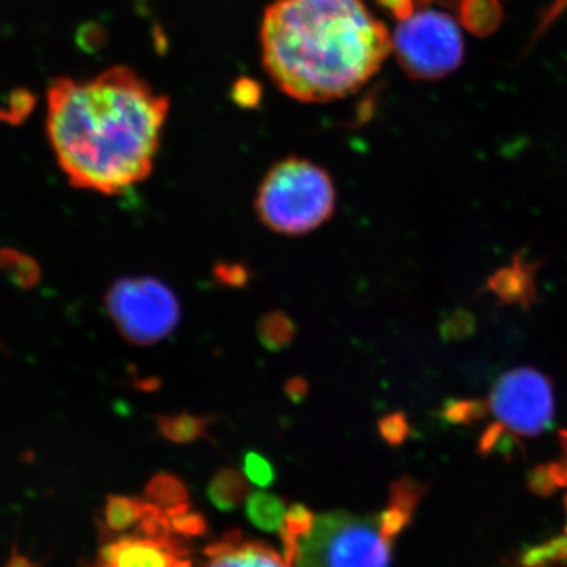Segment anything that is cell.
<instances>
[{"instance_id": "cell-1", "label": "cell", "mask_w": 567, "mask_h": 567, "mask_svg": "<svg viewBox=\"0 0 567 567\" xmlns=\"http://www.w3.org/2000/svg\"><path fill=\"white\" fill-rule=\"evenodd\" d=\"M169 100L128 66L48 91L52 151L74 188L118 194L151 175Z\"/></svg>"}, {"instance_id": "cell-2", "label": "cell", "mask_w": 567, "mask_h": 567, "mask_svg": "<svg viewBox=\"0 0 567 567\" xmlns=\"http://www.w3.org/2000/svg\"><path fill=\"white\" fill-rule=\"evenodd\" d=\"M264 69L298 102L360 91L382 69L393 39L363 0H275L260 28Z\"/></svg>"}, {"instance_id": "cell-3", "label": "cell", "mask_w": 567, "mask_h": 567, "mask_svg": "<svg viewBox=\"0 0 567 567\" xmlns=\"http://www.w3.org/2000/svg\"><path fill=\"white\" fill-rule=\"evenodd\" d=\"M420 496L417 484H395L393 505L375 516L334 511L312 514L293 506L281 532L287 567H388L395 536L405 527Z\"/></svg>"}, {"instance_id": "cell-4", "label": "cell", "mask_w": 567, "mask_h": 567, "mask_svg": "<svg viewBox=\"0 0 567 567\" xmlns=\"http://www.w3.org/2000/svg\"><path fill=\"white\" fill-rule=\"evenodd\" d=\"M334 183L317 164L287 158L264 178L256 197V212L265 226L284 235H303L322 226L333 215Z\"/></svg>"}, {"instance_id": "cell-5", "label": "cell", "mask_w": 567, "mask_h": 567, "mask_svg": "<svg viewBox=\"0 0 567 567\" xmlns=\"http://www.w3.org/2000/svg\"><path fill=\"white\" fill-rule=\"evenodd\" d=\"M495 424L483 436V451L517 436L532 439L554 423V386L546 375L533 368H518L499 377L487 404Z\"/></svg>"}, {"instance_id": "cell-6", "label": "cell", "mask_w": 567, "mask_h": 567, "mask_svg": "<svg viewBox=\"0 0 567 567\" xmlns=\"http://www.w3.org/2000/svg\"><path fill=\"white\" fill-rule=\"evenodd\" d=\"M106 308L126 341L151 346L167 338L181 322V303L156 278L118 279L106 295Z\"/></svg>"}, {"instance_id": "cell-7", "label": "cell", "mask_w": 567, "mask_h": 567, "mask_svg": "<svg viewBox=\"0 0 567 567\" xmlns=\"http://www.w3.org/2000/svg\"><path fill=\"white\" fill-rule=\"evenodd\" d=\"M393 51L406 73L434 80L461 65L464 40L453 18L440 11H421L398 25Z\"/></svg>"}, {"instance_id": "cell-8", "label": "cell", "mask_w": 567, "mask_h": 567, "mask_svg": "<svg viewBox=\"0 0 567 567\" xmlns=\"http://www.w3.org/2000/svg\"><path fill=\"white\" fill-rule=\"evenodd\" d=\"M156 528L158 517L151 513L140 533L106 544L96 567H192L177 546Z\"/></svg>"}, {"instance_id": "cell-9", "label": "cell", "mask_w": 567, "mask_h": 567, "mask_svg": "<svg viewBox=\"0 0 567 567\" xmlns=\"http://www.w3.org/2000/svg\"><path fill=\"white\" fill-rule=\"evenodd\" d=\"M203 567H287L286 559L270 547L251 540H221L205 551Z\"/></svg>"}, {"instance_id": "cell-10", "label": "cell", "mask_w": 567, "mask_h": 567, "mask_svg": "<svg viewBox=\"0 0 567 567\" xmlns=\"http://www.w3.org/2000/svg\"><path fill=\"white\" fill-rule=\"evenodd\" d=\"M561 442V457L555 464L543 466L537 470L533 483L539 484L540 491L547 492L550 488H565V506L567 516V431L559 434ZM567 557V524L565 537L561 543L548 544L546 547L536 548L533 555H529L527 561L529 567L543 566L546 561H557L559 558Z\"/></svg>"}, {"instance_id": "cell-11", "label": "cell", "mask_w": 567, "mask_h": 567, "mask_svg": "<svg viewBox=\"0 0 567 567\" xmlns=\"http://www.w3.org/2000/svg\"><path fill=\"white\" fill-rule=\"evenodd\" d=\"M295 334H297V324L292 317L282 311L268 312L257 324L260 344L270 352H279L292 344Z\"/></svg>"}, {"instance_id": "cell-12", "label": "cell", "mask_w": 567, "mask_h": 567, "mask_svg": "<svg viewBox=\"0 0 567 567\" xmlns=\"http://www.w3.org/2000/svg\"><path fill=\"white\" fill-rule=\"evenodd\" d=\"M461 18L470 31L487 35L502 21V9L496 0H462Z\"/></svg>"}, {"instance_id": "cell-13", "label": "cell", "mask_w": 567, "mask_h": 567, "mask_svg": "<svg viewBox=\"0 0 567 567\" xmlns=\"http://www.w3.org/2000/svg\"><path fill=\"white\" fill-rule=\"evenodd\" d=\"M208 423H210L208 417L192 415V413L158 417L159 432L175 443H188L200 439L207 431Z\"/></svg>"}, {"instance_id": "cell-14", "label": "cell", "mask_w": 567, "mask_h": 567, "mask_svg": "<svg viewBox=\"0 0 567 567\" xmlns=\"http://www.w3.org/2000/svg\"><path fill=\"white\" fill-rule=\"evenodd\" d=\"M248 517L256 527L267 529V532H276L281 529L286 509L278 496L257 492L248 499Z\"/></svg>"}, {"instance_id": "cell-15", "label": "cell", "mask_w": 567, "mask_h": 567, "mask_svg": "<svg viewBox=\"0 0 567 567\" xmlns=\"http://www.w3.org/2000/svg\"><path fill=\"white\" fill-rule=\"evenodd\" d=\"M147 506L142 505V503L115 496L107 503L106 511H104V520H106L107 528L111 532H125V529L132 528L133 525L147 516Z\"/></svg>"}, {"instance_id": "cell-16", "label": "cell", "mask_w": 567, "mask_h": 567, "mask_svg": "<svg viewBox=\"0 0 567 567\" xmlns=\"http://www.w3.org/2000/svg\"><path fill=\"white\" fill-rule=\"evenodd\" d=\"M245 484L241 476L233 470L219 473L216 480L213 481L210 495L213 502L218 506H230L234 505V499L238 498L244 492Z\"/></svg>"}, {"instance_id": "cell-17", "label": "cell", "mask_w": 567, "mask_h": 567, "mask_svg": "<svg viewBox=\"0 0 567 567\" xmlns=\"http://www.w3.org/2000/svg\"><path fill=\"white\" fill-rule=\"evenodd\" d=\"M215 281L230 289H241L249 281V270L244 264L238 262H218L213 268Z\"/></svg>"}, {"instance_id": "cell-18", "label": "cell", "mask_w": 567, "mask_h": 567, "mask_svg": "<svg viewBox=\"0 0 567 567\" xmlns=\"http://www.w3.org/2000/svg\"><path fill=\"white\" fill-rule=\"evenodd\" d=\"M245 473L249 481L260 487L268 486L275 477L274 466L257 453L246 454Z\"/></svg>"}, {"instance_id": "cell-19", "label": "cell", "mask_w": 567, "mask_h": 567, "mask_svg": "<svg viewBox=\"0 0 567 567\" xmlns=\"http://www.w3.org/2000/svg\"><path fill=\"white\" fill-rule=\"evenodd\" d=\"M380 434L386 442L401 443L404 442L406 434H409V424H406L405 416L402 413H393L380 421Z\"/></svg>"}, {"instance_id": "cell-20", "label": "cell", "mask_w": 567, "mask_h": 567, "mask_svg": "<svg viewBox=\"0 0 567 567\" xmlns=\"http://www.w3.org/2000/svg\"><path fill=\"white\" fill-rule=\"evenodd\" d=\"M309 385L301 377H293V379L287 380L286 394L289 395L290 401L301 402L308 394Z\"/></svg>"}]
</instances>
